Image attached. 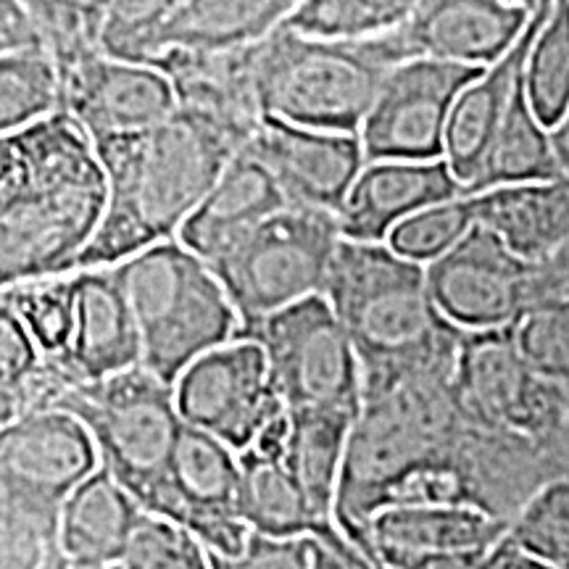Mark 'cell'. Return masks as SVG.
<instances>
[{"instance_id": "6da1fadb", "label": "cell", "mask_w": 569, "mask_h": 569, "mask_svg": "<svg viewBox=\"0 0 569 569\" xmlns=\"http://www.w3.org/2000/svg\"><path fill=\"white\" fill-rule=\"evenodd\" d=\"M398 507L480 511L453 369L365 386L340 475L336 525L365 551L372 517Z\"/></svg>"}, {"instance_id": "7a4b0ae2", "label": "cell", "mask_w": 569, "mask_h": 569, "mask_svg": "<svg viewBox=\"0 0 569 569\" xmlns=\"http://www.w3.org/2000/svg\"><path fill=\"white\" fill-rule=\"evenodd\" d=\"M109 209L96 142L56 111L0 140V284L80 272Z\"/></svg>"}, {"instance_id": "3957f363", "label": "cell", "mask_w": 569, "mask_h": 569, "mask_svg": "<svg viewBox=\"0 0 569 569\" xmlns=\"http://www.w3.org/2000/svg\"><path fill=\"white\" fill-rule=\"evenodd\" d=\"M96 151L109 177V209L80 269H111L174 240L240 153L182 109L142 132L98 140Z\"/></svg>"}, {"instance_id": "277c9868", "label": "cell", "mask_w": 569, "mask_h": 569, "mask_svg": "<svg viewBox=\"0 0 569 569\" xmlns=\"http://www.w3.org/2000/svg\"><path fill=\"white\" fill-rule=\"evenodd\" d=\"M346 327L369 382L457 369L465 330L432 301L427 267L388 243H340L325 293Z\"/></svg>"}, {"instance_id": "5b68a950", "label": "cell", "mask_w": 569, "mask_h": 569, "mask_svg": "<svg viewBox=\"0 0 569 569\" xmlns=\"http://www.w3.org/2000/svg\"><path fill=\"white\" fill-rule=\"evenodd\" d=\"M248 53L267 117L332 132H359L390 71L411 59L398 30L325 40L284 24L248 46Z\"/></svg>"}, {"instance_id": "8992f818", "label": "cell", "mask_w": 569, "mask_h": 569, "mask_svg": "<svg viewBox=\"0 0 569 569\" xmlns=\"http://www.w3.org/2000/svg\"><path fill=\"white\" fill-rule=\"evenodd\" d=\"M111 272L138 322L142 367L167 386H177L201 356L243 336L222 280L180 240L148 248Z\"/></svg>"}, {"instance_id": "52a82bcc", "label": "cell", "mask_w": 569, "mask_h": 569, "mask_svg": "<svg viewBox=\"0 0 569 569\" xmlns=\"http://www.w3.org/2000/svg\"><path fill=\"white\" fill-rule=\"evenodd\" d=\"M56 411H67L96 438L101 465L148 515L163 517L169 475L184 430L174 386L146 367L71 388Z\"/></svg>"}, {"instance_id": "ba28073f", "label": "cell", "mask_w": 569, "mask_h": 569, "mask_svg": "<svg viewBox=\"0 0 569 569\" xmlns=\"http://www.w3.org/2000/svg\"><path fill=\"white\" fill-rule=\"evenodd\" d=\"M340 243L338 213L284 206L211 261V269L246 332L288 306L322 296Z\"/></svg>"}, {"instance_id": "9c48e42d", "label": "cell", "mask_w": 569, "mask_h": 569, "mask_svg": "<svg viewBox=\"0 0 569 569\" xmlns=\"http://www.w3.org/2000/svg\"><path fill=\"white\" fill-rule=\"evenodd\" d=\"M264 348L288 415L359 417L365 377L346 327L325 296L288 306L243 332Z\"/></svg>"}, {"instance_id": "30bf717a", "label": "cell", "mask_w": 569, "mask_h": 569, "mask_svg": "<svg viewBox=\"0 0 569 569\" xmlns=\"http://www.w3.org/2000/svg\"><path fill=\"white\" fill-rule=\"evenodd\" d=\"M453 390L467 422L569 459L567 390L522 359L509 330L465 332Z\"/></svg>"}, {"instance_id": "8fae6325", "label": "cell", "mask_w": 569, "mask_h": 569, "mask_svg": "<svg viewBox=\"0 0 569 569\" xmlns=\"http://www.w3.org/2000/svg\"><path fill=\"white\" fill-rule=\"evenodd\" d=\"M98 467L96 438L67 411L0 427V519L59 536L63 507Z\"/></svg>"}, {"instance_id": "7c38bea8", "label": "cell", "mask_w": 569, "mask_h": 569, "mask_svg": "<svg viewBox=\"0 0 569 569\" xmlns=\"http://www.w3.org/2000/svg\"><path fill=\"white\" fill-rule=\"evenodd\" d=\"M480 74L478 67L438 59L398 63L359 130L367 161L446 159L453 106Z\"/></svg>"}, {"instance_id": "4fadbf2b", "label": "cell", "mask_w": 569, "mask_h": 569, "mask_svg": "<svg viewBox=\"0 0 569 569\" xmlns=\"http://www.w3.org/2000/svg\"><path fill=\"white\" fill-rule=\"evenodd\" d=\"M174 393L184 422L219 438L234 453L248 451L284 415L264 348L251 338L201 356L184 369Z\"/></svg>"}, {"instance_id": "5bb4252c", "label": "cell", "mask_w": 569, "mask_h": 569, "mask_svg": "<svg viewBox=\"0 0 569 569\" xmlns=\"http://www.w3.org/2000/svg\"><path fill=\"white\" fill-rule=\"evenodd\" d=\"M532 261H525L486 227L427 264L432 301L465 332L509 330L528 298Z\"/></svg>"}, {"instance_id": "9a60e30c", "label": "cell", "mask_w": 569, "mask_h": 569, "mask_svg": "<svg viewBox=\"0 0 569 569\" xmlns=\"http://www.w3.org/2000/svg\"><path fill=\"white\" fill-rule=\"evenodd\" d=\"M61 111L92 142L142 132L180 109L174 84L151 63L113 59L98 48L59 67Z\"/></svg>"}, {"instance_id": "2e32d148", "label": "cell", "mask_w": 569, "mask_h": 569, "mask_svg": "<svg viewBox=\"0 0 569 569\" xmlns=\"http://www.w3.org/2000/svg\"><path fill=\"white\" fill-rule=\"evenodd\" d=\"M243 153L272 174L290 206L340 213L367 169L359 132L315 130L267 117Z\"/></svg>"}, {"instance_id": "e0dca14e", "label": "cell", "mask_w": 569, "mask_h": 569, "mask_svg": "<svg viewBox=\"0 0 569 569\" xmlns=\"http://www.w3.org/2000/svg\"><path fill=\"white\" fill-rule=\"evenodd\" d=\"M240 457L209 432L184 422L169 475V503L161 519L180 525L222 557L246 551L251 528L240 519Z\"/></svg>"}, {"instance_id": "ac0fdd59", "label": "cell", "mask_w": 569, "mask_h": 569, "mask_svg": "<svg viewBox=\"0 0 569 569\" xmlns=\"http://www.w3.org/2000/svg\"><path fill=\"white\" fill-rule=\"evenodd\" d=\"M532 13L511 0H417L398 30L411 59H438L486 69L522 38Z\"/></svg>"}, {"instance_id": "d6986e66", "label": "cell", "mask_w": 569, "mask_h": 569, "mask_svg": "<svg viewBox=\"0 0 569 569\" xmlns=\"http://www.w3.org/2000/svg\"><path fill=\"white\" fill-rule=\"evenodd\" d=\"M151 67L161 69L174 84L180 109L211 124L238 151H243L267 119L256 90L251 53L234 51H184L169 48L156 53Z\"/></svg>"}, {"instance_id": "ffe728a7", "label": "cell", "mask_w": 569, "mask_h": 569, "mask_svg": "<svg viewBox=\"0 0 569 569\" xmlns=\"http://www.w3.org/2000/svg\"><path fill=\"white\" fill-rule=\"evenodd\" d=\"M465 188L446 159L369 161L338 213L346 240L388 243L390 232L417 211L457 201Z\"/></svg>"}, {"instance_id": "44dd1931", "label": "cell", "mask_w": 569, "mask_h": 569, "mask_svg": "<svg viewBox=\"0 0 569 569\" xmlns=\"http://www.w3.org/2000/svg\"><path fill=\"white\" fill-rule=\"evenodd\" d=\"M553 3L557 0H549L532 13V21L517 46L501 61L482 69V74L467 84L457 106H453L446 134V161L451 172L457 174L465 193L478 174L498 127L507 119L519 88H522L525 61H528L532 40H536L540 24L549 17Z\"/></svg>"}, {"instance_id": "7402d4cb", "label": "cell", "mask_w": 569, "mask_h": 569, "mask_svg": "<svg viewBox=\"0 0 569 569\" xmlns=\"http://www.w3.org/2000/svg\"><path fill=\"white\" fill-rule=\"evenodd\" d=\"M288 411L261 432L240 457V519L269 538H311L336 522L315 515L309 498L288 467Z\"/></svg>"}, {"instance_id": "603a6c76", "label": "cell", "mask_w": 569, "mask_h": 569, "mask_svg": "<svg viewBox=\"0 0 569 569\" xmlns=\"http://www.w3.org/2000/svg\"><path fill=\"white\" fill-rule=\"evenodd\" d=\"M284 206L290 203L272 174L253 156L240 151L190 213L177 240L211 264Z\"/></svg>"}, {"instance_id": "cb8c5ba5", "label": "cell", "mask_w": 569, "mask_h": 569, "mask_svg": "<svg viewBox=\"0 0 569 569\" xmlns=\"http://www.w3.org/2000/svg\"><path fill=\"white\" fill-rule=\"evenodd\" d=\"M77 282V325L69 346V365L84 382L142 367V340L130 301L111 269H80Z\"/></svg>"}, {"instance_id": "d4e9b609", "label": "cell", "mask_w": 569, "mask_h": 569, "mask_svg": "<svg viewBox=\"0 0 569 569\" xmlns=\"http://www.w3.org/2000/svg\"><path fill=\"white\" fill-rule=\"evenodd\" d=\"M146 509L103 465L71 493L61 511L59 546L74 569L122 565Z\"/></svg>"}, {"instance_id": "484cf974", "label": "cell", "mask_w": 569, "mask_h": 569, "mask_svg": "<svg viewBox=\"0 0 569 569\" xmlns=\"http://www.w3.org/2000/svg\"><path fill=\"white\" fill-rule=\"evenodd\" d=\"M469 198L478 227L498 234L525 261H540L569 246V177Z\"/></svg>"}, {"instance_id": "4316f807", "label": "cell", "mask_w": 569, "mask_h": 569, "mask_svg": "<svg viewBox=\"0 0 569 569\" xmlns=\"http://www.w3.org/2000/svg\"><path fill=\"white\" fill-rule=\"evenodd\" d=\"M511 525L467 507H398L372 517L365 553H451L490 551Z\"/></svg>"}, {"instance_id": "83f0119b", "label": "cell", "mask_w": 569, "mask_h": 569, "mask_svg": "<svg viewBox=\"0 0 569 569\" xmlns=\"http://www.w3.org/2000/svg\"><path fill=\"white\" fill-rule=\"evenodd\" d=\"M303 0H190L156 34L140 63L169 48L184 51H234L264 40L293 17Z\"/></svg>"}, {"instance_id": "f1b7e54d", "label": "cell", "mask_w": 569, "mask_h": 569, "mask_svg": "<svg viewBox=\"0 0 569 569\" xmlns=\"http://www.w3.org/2000/svg\"><path fill=\"white\" fill-rule=\"evenodd\" d=\"M509 332L540 377L569 386V246L532 261L528 298Z\"/></svg>"}, {"instance_id": "f546056e", "label": "cell", "mask_w": 569, "mask_h": 569, "mask_svg": "<svg viewBox=\"0 0 569 569\" xmlns=\"http://www.w3.org/2000/svg\"><path fill=\"white\" fill-rule=\"evenodd\" d=\"M565 177L551 142V127H546L532 111L525 96V80L515 103L498 127L478 174L469 182L465 196L488 193V190L511 188V184L549 182Z\"/></svg>"}, {"instance_id": "4dcf8cb0", "label": "cell", "mask_w": 569, "mask_h": 569, "mask_svg": "<svg viewBox=\"0 0 569 569\" xmlns=\"http://www.w3.org/2000/svg\"><path fill=\"white\" fill-rule=\"evenodd\" d=\"M288 467L325 522H336L340 475L356 417L348 415H288Z\"/></svg>"}, {"instance_id": "1f68e13d", "label": "cell", "mask_w": 569, "mask_h": 569, "mask_svg": "<svg viewBox=\"0 0 569 569\" xmlns=\"http://www.w3.org/2000/svg\"><path fill=\"white\" fill-rule=\"evenodd\" d=\"M417 0H303L284 21L290 30L325 40H367L401 30Z\"/></svg>"}, {"instance_id": "d6a6232c", "label": "cell", "mask_w": 569, "mask_h": 569, "mask_svg": "<svg viewBox=\"0 0 569 569\" xmlns=\"http://www.w3.org/2000/svg\"><path fill=\"white\" fill-rule=\"evenodd\" d=\"M61 111V74L48 51L0 56V130L19 132Z\"/></svg>"}, {"instance_id": "836d02e7", "label": "cell", "mask_w": 569, "mask_h": 569, "mask_svg": "<svg viewBox=\"0 0 569 569\" xmlns=\"http://www.w3.org/2000/svg\"><path fill=\"white\" fill-rule=\"evenodd\" d=\"M525 96L546 127L569 106V0H557L525 61Z\"/></svg>"}, {"instance_id": "e575fe53", "label": "cell", "mask_w": 569, "mask_h": 569, "mask_svg": "<svg viewBox=\"0 0 569 569\" xmlns=\"http://www.w3.org/2000/svg\"><path fill=\"white\" fill-rule=\"evenodd\" d=\"M0 303L11 306L42 356H67L77 325L74 272L6 288Z\"/></svg>"}, {"instance_id": "d590c367", "label": "cell", "mask_w": 569, "mask_h": 569, "mask_svg": "<svg viewBox=\"0 0 569 569\" xmlns=\"http://www.w3.org/2000/svg\"><path fill=\"white\" fill-rule=\"evenodd\" d=\"M46 34L56 67L101 48L111 0H21Z\"/></svg>"}, {"instance_id": "8d00e7d4", "label": "cell", "mask_w": 569, "mask_h": 569, "mask_svg": "<svg viewBox=\"0 0 569 569\" xmlns=\"http://www.w3.org/2000/svg\"><path fill=\"white\" fill-rule=\"evenodd\" d=\"M509 538L557 569H569V478L553 480L525 503Z\"/></svg>"}, {"instance_id": "74e56055", "label": "cell", "mask_w": 569, "mask_h": 569, "mask_svg": "<svg viewBox=\"0 0 569 569\" xmlns=\"http://www.w3.org/2000/svg\"><path fill=\"white\" fill-rule=\"evenodd\" d=\"M475 227H478V219H475L472 198L461 196L457 201H446L417 211L415 217H409L407 222H401L390 232L388 246L396 253L427 267L430 261L440 259L446 251L461 243Z\"/></svg>"}, {"instance_id": "f35d334b", "label": "cell", "mask_w": 569, "mask_h": 569, "mask_svg": "<svg viewBox=\"0 0 569 569\" xmlns=\"http://www.w3.org/2000/svg\"><path fill=\"white\" fill-rule=\"evenodd\" d=\"M188 3L190 0H111L101 48L113 59L140 63L156 34Z\"/></svg>"}, {"instance_id": "ab89813d", "label": "cell", "mask_w": 569, "mask_h": 569, "mask_svg": "<svg viewBox=\"0 0 569 569\" xmlns=\"http://www.w3.org/2000/svg\"><path fill=\"white\" fill-rule=\"evenodd\" d=\"M122 569H211L209 549L180 525L142 515Z\"/></svg>"}, {"instance_id": "60d3db41", "label": "cell", "mask_w": 569, "mask_h": 569, "mask_svg": "<svg viewBox=\"0 0 569 569\" xmlns=\"http://www.w3.org/2000/svg\"><path fill=\"white\" fill-rule=\"evenodd\" d=\"M209 561L211 569H317L311 538H269L253 530L240 557L209 551Z\"/></svg>"}, {"instance_id": "b9f144b4", "label": "cell", "mask_w": 569, "mask_h": 569, "mask_svg": "<svg viewBox=\"0 0 569 569\" xmlns=\"http://www.w3.org/2000/svg\"><path fill=\"white\" fill-rule=\"evenodd\" d=\"M42 351L11 306L0 303V393L19 388L42 365Z\"/></svg>"}, {"instance_id": "7bdbcfd3", "label": "cell", "mask_w": 569, "mask_h": 569, "mask_svg": "<svg viewBox=\"0 0 569 569\" xmlns=\"http://www.w3.org/2000/svg\"><path fill=\"white\" fill-rule=\"evenodd\" d=\"M48 51L46 34L21 0H0V56Z\"/></svg>"}, {"instance_id": "ee69618b", "label": "cell", "mask_w": 569, "mask_h": 569, "mask_svg": "<svg viewBox=\"0 0 569 569\" xmlns=\"http://www.w3.org/2000/svg\"><path fill=\"white\" fill-rule=\"evenodd\" d=\"M311 540H315L317 569H377L375 561L359 546H353L338 525H330L311 536Z\"/></svg>"}, {"instance_id": "f6af8a7d", "label": "cell", "mask_w": 569, "mask_h": 569, "mask_svg": "<svg viewBox=\"0 0 569 569\" xmlns=\"http://www.w3.org/2000/svg\"><path fill=\"white\" fill-rule=\"evenodd\" d=\"M488 551H451V553H398L380 551L375 565L393 569H482Z\"/></svg>"}, {"instance_id": "bcb514c9", "label": "cell", "mask_w": 569, "mask_h": 569, "mask_svg": "<svg viewBox=\"0 0 569 569\" xmlns=\"http://www.w3.org/2000/svg\"><path fill=\"white\" fill-rule=\"evenodd\" d=\"M482 569H557V567L546 565V561L532 557V553L525 551L522 546H517L507 532V538L498 540L493 549L488 551L486 567Z\"/></svg>"}, {"instance_id": "7dc6e473", "label": "cell", "mask_w": 569, "mask_h": 569, "mask_svg": "<svg viewBox=\"0 0 569 569\" xmlns=\"http://www.w3.org/2000/svg\"><path fill=\"white\" fill-rule=\"evenodd\" d=\"M551 142L553 151H557V159L561 163V172L569 177V106L567 111L561 113V119L551 127Z\"/></svg>"}, {"instance_id": "c3c4849f", "label": "cell", "mask_w": 569, "mask_h": 569, "mask_svg": "<svg viewBox=\"0 0 569 569\" xmlns=\"http://www.w3.org/2000/svg\"><path fill=\"white\" fill-rule=\"evenodd\" d=\"M40 569H74L69 565V559L63 557V551H61V546L56 543L53 549H51V553H48V559H46V565H42Z\"/></svg>"}, {"instance_id": "681fc988", "label": "cell", "mask_w": 569, "mask_h": 569, "mask_svg": "<svg viewBox=\"0 0 569 569\" xmlns=\"http://www.w3.org/2000/svg\"><path fill=\"white\" fill-rule=\"evenodd\" d=\"M511 3L522 6V9H528V11H538L540 6H543V3H549V0H511Z\"/></svg>"}, {"instance_id": "f907efd6", "label": "cell", "mask_w": 569, "mask_h": 569, "mask_svg": "<svg viewBox=\"0 0 569 569\" xmlns=\"http://www.w3.org/2000/svg\"><path fill=\"white\" fill-rule=\"evenodd\" d=\"M377 569H393V567H388V565H375Z\"/></svg>"}, {"instance_id": "816d5d0a", "label": "cell", "mask_w": 569, "mask_h": 569, "mask_svg": "<svg viewBox=\"0 0 569 569\" xmlns=\"http://www.w3.org/2000/svg\"><path fill=\"white\" fill-rule=\"evenodd\" d=\"M561 388H565V390H567V401H569V386H561Z\"/></svg>"}, {"instance_id": "f5cc1de1", "label": "cell", "mask_w": 569, "mask_h": 569, "mask_svg": "<svg viewBox=\"0 0 569 569\" xmlns=\"http://www.w3.org/2000/svg\"><path fill=\"white\" fill-rule=\"evenodd\" d=\"M106 569H122V565H117V567H106Z\"/></svg>"}]
</instances>
